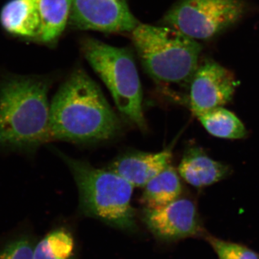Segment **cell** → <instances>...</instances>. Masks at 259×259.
<instances>
[{"instance_id": "obj_1", "label": "cell", "mask_w": 259, "mask_h": 259, "mask_svg": "<svg viewBox=\"0 0 259 259\" xmlns=\"http://www.w3.org/2000/svg\"><path fill=\"white\" fill-rule=\"evenodd\" d=\"M53 79L0 75V152L33 156L51 141L49 90Z\"/></svg>"}, {"instance_id": "obj_2", "label": "cell", "mask_w": 259, "mask_h": 259, "mask_svg": "<svg viewBox=\"0 0 259 259\" xmlns=\"http://www.w3.org/2000/svg\"><path fill=\"white\" fill-rule=\"evenodd\" d=\"M120 129L100 87L84 70L75 69L51 102V139L97 142L112 139Z\"/></svg>"}, {"instance_id": "obj_3", "label": "cell", "mask_w": 259, "mask_h": 259, "mask_svg": "<svg viewBox=\"0 0 259 259\" xmlns=\"http://www.w3.org/2000/svg\"><path fill=\"white\" fill-rule=\"evenodd\" d=\"M131 34L141 64L153 79L172 83L192 79L202 51L197 40L166 25L139 23Z\"/></svg>"}, {"instance_id": "obj_4", "label": "cell", "mask_w": 259, "mask_h": 259, "mask_svg": "<svg viewBox=\"0 0 259 259\" xmlns=\"http://www.w3.org/2000/svg\"><path fill=\"white\" fill-rule=\"evenodd\" d=\"M59 156L68 165L79 190L81 209L116 228L131 229L135 226L131 204L134 186L111 169L95 168L88 162Z\"/></svg>"}, {"instance_id": "obj_5", "label": "cell", "mask_w": 259, "mask_h": 259, "mask_svg": "<svg viewBox=\"0 0 259 259\" xmlns=\"http://www.w3.org/2000/svg\"><path fill=\"white\" fill-rule=\"evenodd\" d=\"M81 50L110 90L119 111L139 128L146 129L142 87L131 50L89 37L81 40Z\"/></svg>"}, {"instance_id": "obj_6", "label": "cell", "mask_w": 259, "mask_h": 259, "mask_svg": "<svg viewBox=\"0 0 259 259\" xmlns=\"http://www.w3.org/2000/svg\"><path fill=\"white\" fill-rule=\"evenodd\" d=\"M245 12L243 0H180L163 23L197 41L207 40L238 23Z\"/></svg>"}, {"instance_id": "obj_7", "label": "cell", "mask_w": 259, "mask_h": 259, "mask_svg": "<svg viewBox=\"0 0 259 259\" xmlns=\"http://www.w3.org/2000/svg\"><path fill=\"white\" fill-rule=\"evenodd\" d=\"M69 25L81 30L132 32L139 25L126 0H74Z\"/></svg>"}, {"instance_id": "obj_8", "label": "cell", "mask_w": 259, "mask_h": 259, "mask_svg": "<svg viewBox=\"0 0 259 259\" xmlns=\"http://www.w3.org/2000/svg\"><path fill=\"white\" fill-rule=\"evenodd\" d=\"M236 88V80L229 70L214 61H205L191 79V110L198 117L224 106L233 98Z\"/></svg>"}, {"instance_id": "obj_9", "label": "cell", "mask_w": 259, "mask_h": 259, "mask_svg": "<svg viewBox=\"0 0 259 259\" xmlns=\"http://www.w3.org/2000/svg\"><path fill=\"white\" fill-rule=\"evenodd\" d=\"M144 221L153 234L162 239H180L202 231L197 207L189 199H177L161 208L145 209Z\"/></svg>"}, {"instance_id": "obj_10", "label": "cell", "mask_w": 259, "mask_h": 259, "mask_svg": "<svg viewBox=\"0 0 259 259\" xmlns=\"http://www.w3.org/2000/svg\"><path fill=\"white\" fill-rule=\"evenodd\" d=\"M171 148L158 153H131L112 162L110 169L134 187H144L171 164Z\"/></svg>"}, {"instance_id": "obj_11", "label": "cell", "mask_w": 259, "mask_h": 259, "mask_svg": "<svg viewBox=\"0 0 259 259\" xmlns=\"http://www.w3.org/2000/svg\"><path fill=\"white\" fill-rule=\"evenodd\" d=\"M0 23L11 35L40 40L41 18L38 1L10 0L2 8Z\"/></svg>"}, {"instance_id": "obj_12", "label": "cell", "mask_w": 259, "mask_h": 259, "mask_svg": "<svg viewBox=\"0 0 259 259\" xmlns=\"http://www.w3.org/2000/svg\"><path fill=\"white\" fill-rule=\"evenodd\" d=\"M178 171L187 183L202 188L226 178L230 174V168L209 157L201 148L194 147L184 155Z\"/></svg>"}, {"instance_id": "obj_13", "label": "cell", "mask_w": 259, "mask_h": 259, "mask_svg": "<svg viewBox=\"0 0 259 259\" xmlns=\"http://www.w3.org/2000/svg\"><path fill=\"white\" fill-rule=\"evenodd\" d=\"M182 192L178 172L170 164L146 184L141 202L145 209L161 208L180 198Z\"/></svg>"}, {"instance_id": "obj_14", "label": "cell", "mask_w": 259, "mask_h": 259, "mask_svg": "<svg viewBox=\"0 0 259 259\" xmlns=\"http://www.w3.org/2000/svg\"><path fill=\"white\" fill-rule=\"evenodd\" d=\"M41 18L40 40L52 42L57 40L69 23L74 0H37Z\"/></svg>"}, {"instance_id": "obj_15", "label": "cell", "mask_w": 259, "mask_h": 259, "mask_svg": "<svg viewBox=\"0 0 259 259\" xmlns=\"http://www.w3.org/2000/svg\"><path fill=\"white\" fill-rule=\"evenodd\" d=\"M198 119L206 131L214 137L241 139L248 133L241 120L223 107L212 109L199 116Z\"/></svg>"}, {"instance_id": "obj_16", "label": "cell", "mask_w": 259, "mask_h": 259, "mask_svg": "<svg viewBox=\"0 0 259 259\" xmlns=\"http://www.w3.org/2000/svg\"><path fill=\"white\" fill-rule=\"evenodd\" d=\"M74 241L69 231L59 228L51 232L34 248V259H74Z\"/></svg>"}, {"instance_id": "obj_17", "label": "cell", "mask_w": 259, "mask_h": 259, "mask_svg": "<svg viewBox=\"0 0 259 259\" xmlns=\"http://www.w3.org/2000/svg\"><path fill=\"white\" fill-rule=\"evenodd\" d=\"M207 240L218 259H259L258 253L244 245L212 236H207Z\"/></svg>"}, {"instance_id": "obj_18", "label": "cell", "mask_w": 259, "mask_h": 259, "mask_svg": "<svg viewBox=\"0 0 259 259\" xmlns=\"http://www.w3.org/2000/svg\"><path fill=\"white\" fill-rule=\"evenodd\" d=\"M34 248L28 237H20L0 248V259H34Z\"/></svg>"}]
</instances>
